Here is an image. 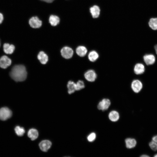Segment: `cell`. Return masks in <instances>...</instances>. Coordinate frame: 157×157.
I'll return each mask as SVG.
<instances>
[{
    "label": "cell",
    "mask_w": 157,
    "mask_h": 157,
    "mask_svg": "<svg viewBox=\"0 0 157 157\" xmlns=\"http://www.w3.org/2000/svg\"><path fill=\"white\" fill-rule=\"evenodd\" d=\"M10 75L11 78L16 82L23 81L27 76L26 67L22 65H15L11 69Z\"/></svg>",
    "instance_id": "1"
},
{
    "label": "cell",
    "mask_w": 157,
    "mask_h": 157,
    "mask_svg": "<svg viewBox=\"0 0 157 157\" xmlns=\"http://www.w3.org/2000/svg\"><path fill=\"white\" fill-rule=\"evenodd\" d=\"M28 24L31 28L38 29L41 27L42 24V22L38 16H33L29 19Z\"/></svg>",
    "instance_id": "2"
},
{
    "label": "cell",
    "mask_w": 157,
    "mask_h": 157,
    "mask_svg": "<svg viewBox=\"0 0 157 157\" xmlns=\"http://www.w3.org/2000/svg\"><path fill=\"white\" fill-rule=\"evenodd\" d=\"M12 115L11 111L8 108L4 107L0 109V119L6 120L10 118Z\"/></svg>",
    "instance_id": "3"
},
{
    "label": "cell",
    "mask_w": 157,
    "mask_h": 157,
    "mask_svg": "<svg viewBox=\"0 0 157 157\" xmlns=\"http://www.w3.org/2000/svg\"><path fill=\"white\" fill-rule=\"evenodd\" d=\"M131 88L134 92L136 93L139 92L142 89L143 84L140 80L135 79L131 83Z\"/></svg>",
    "instance_id": "4"
},
{
    "label": "cell",
    "mask_w": 157,
    "mask_h": 157,
    "mask_svg": "<svg viewBox=\"0 0 157 157\" xmlns=\"http://www.w3.org/2000/svg\"><path fill=\"white\" fill-rule=\"evenodd\" d=\"M60 52L62 56L65 59L70 58L73 54V51L72 49L67 46L63 47Z\"/></svg>",
    "instance_id": "5"
},
{
    "label": "cell",
    "mask_w": 157,
    "mask_h": 157,
    "mask_svg": "<svg viewBox=\"0 0 157 157\" xmlns=\"http://www.w3.org/2000/svg\"><path fill=\"white\" fill-rule=\"evenodd\" d=\"M84 77L85 79L88 81L92 82L95 80L97 77V75L94 70L90 69L85 73Z\"/></svg>",
    "instance_id": "6"
},
{
    "label": "cell",
    "mask_w": 157,
    "mask_h": 157,
    "mask_svg": "<svg viewBox=\"0 0 157 157\" xmlns=\"http://www.w3.org/2000/svg\"><path fill=\"white\" fill-rule=\"evenodd\" d=\"M12 63L10 59L6 56H3L0 58V67L6 69L10 66Z\"/></svg>",
    "instance_id": "7"
},
{
    "label": "cell",
    "mask_w": 157,
    "mask_h": 157,
    "mask_svg": "<svg viewBox=\"0 0 157 157\" xmlns=\"http://www.w3.org/2000/svg\"><path fill=\"white\" fill-rule=\"evenodd\" d=\"M110 104V101L109 99H104L99 103L97 108L99 110H105L108 108Z\"/></svg>",
    "instance_id": "8"
},
{
    "label": "cell",
    "mask_w": 157,
    "mask_h": 157,
    "mask_svg": "<svg viewBox=\"0 0 157 157\" xmlns=\"http://www.w3.org/2000/svg\"><path fill=\"white\" fill-rule=\"evenodd\" d=\"M144 61L147 65L154 64L156 61V58L154 55L152 54H147L143 56Z\"/></svg>",
    "instance_id": "9"
},
{
    "label": "cell",
    "mask_w": 157,
    "mask_h": 157,
    "mask_svg": "<svg viewBox=\"0 0 157 157\" xmlns=\"http://www.w3.org/2000/svg\"><path fill=\"white\" fill-rule=\"evenodd\" d=\"M48 21L51 26H56L59 24L60 19L58 15L52 14L49 16L48 19Z\"/></svg>",
    "instance_id": "10"
},
{
    "label": "cell",
    "mask_w": 157,
    "mask_h": 157,
    "mask_svg": "<svg viewBox=\"0 0 157 157\" xmlns=\"http://www.w3.org/2000/svg\"><path fill=\"white\" fill-rule=\"evenodd\" d=\"M52 143L49 140H45L41 142L39 144L40 149L43 151H47L51 147Z\"/></svg>",
    "instance_id": "11"
},
{
    "label": "cell",
    "mask_w": 157,
    "mask_h": 157,
    "mask_svg": "<svg viewBox=\"0 0 157 157\" xmlns=\"http://www.w3.org/2000/svg\"><path fill=\"white\" fill-rule=\"evenodd\" d=\"M133 70L135 74L137 75L141 74H143L145 71V66L142 63H137L135 65Z\"/></svg>",
    "instance_id": "12"
},
{
    "label": "cell",
    "mask_w": 157,
    "mask_h": 157,
    "mask_svg": "<svg viewBox=\"0 0 157 157\" xmlns=\"http://www.w3.org/2000/svg\"><path fill=\"white\" fill-rule=\"evenodd\" d=\"M100 9L99 7L97 5H94L90 8V11L93 18H97L99 17L100 14Z\"/></svg>",
    "instance_id": "13"
},
{
    "label": "cell",
    "mask_w": 157,
    "mask_h": 157,
    "mask_svg": "<svg viewBox=\"0 0 157 157\" xmlns=\"http://www.w3.org/2000/svg\"><path fill=\"white\" fill-rule=\"evenodd\" d=\"M15 46L12 44L8 43H4L3 45V50L4 52L7 54H11L15 49Z\"/></svg>",
    "instance_id": "14"
},
{
    "label": "cell",
    "mask_w": 157,
    "mask_h": 157,
    "mask_svg": "<svg viewBox=\"0 0 157 157\" xmlns=\"http://www.w3.org/2000/svg\"><path fill=\"white\" fill-rule=\"evenodd\" d=\"M38 58L42 64H46L48 61V57L47 54L43 51L40 52L38 55Z\"/></svg>",
    "instance_id": "15"
},
{
    "label": "cell",
    "mask_w": 157,
    "mask_h": 157,
    "mask_svg": "<svg viewBox=\"0 0 157 157\" xmlns=\"http://www.w3.org/2000/svg\"><path fill=\"white\" fill-rule=\"evenodd\" d=\"M86 48L83 46H79L77 47L76 49L77 54L80 57H84L87 52Z\"/></svg>",
    "instance_id": "16"
},
{
    "label": "cell",
    "mask_w": 157,
    "mask_h": 157,
    "mask_svg": "<svg viewBox=\"0 0 157 157\" xmlns=\"http://www.w3.org/2000/svg\"><path fill=\"white\" fill-rule=\"evenodd\" d=\"M38 131L34 129H30L28 133V136L32 140L36 139L38 137Z\"/></svg>",
    "instance_id": "17"
},
{
    "label": "cell",
    "mask_w": 157,
    "mask_h": 157,
    "mask_svg": "<svg viewBox=\"0 0 157 157\" xmlns=\"http://www.w3.org/2000/svg\"><path fill=\"white\" fill-rule=\"evenodd\" d=\"M126 146L127 148L131 149L135 147L137 144L136 140L133 138H127L125 140Z\"/></svg>",
    "instance_id": "18"
},
{
    "label": "cell",
    "mask_w": 157,
    "mask_h": 157,
    "mask_svg": "<svg viewBox=\"0 0 157 157\" xmlns=\"http://www.w3.org/2000/svg\"><path fill=\"white\" fill-rule=\"evenodd\" d=\"M88 57L90 61L94 62L98 59L99 57V55L96 51L92 50L89 53Z\"/></svg>",
    "instance_id": "19"
},
{
    "label": "cell",
    "mask_w": 157,
    "mask_h": 157,
    "mask_svg": "<svg viewBox=\"0 0 157 157\" xmlns=\"http://www.w3.org/2000/svg\"><path fill=\"white\" fill-rule=\"evenodd\" d=\"M108 117L111 121L115 122L119 119V115L117 111L115 110H113L109 113L108 115Z\"/></svg>",
    "instance_id": "20"
},
{
    "label": "cell",
    "mask_w": 157,
    "mask_h": 157,
    "mask_svg": "<svg viewBox=\"0 0 157 157\" xmlns=\"http://www.w3.org/2000/svg\"><path fill=\"white\" fill-rule=\"evenodd\" d=\"M67 87L68 89V93L71 94L76 90V83L72 81H69L67 84Z\"/></svg>",
    "instance_id": "21"
},
{
    "label": "cell",
    "mask_w": 157,
    "mask_h": 157,
    "mask_svg": "<svg viewBox=\"0 0 157 157\" xmlns=\"http://www.w3.org/2000/svg\"><path fill=\"white\" fill-rule=\"evenodd\" d=\"M150 27L154 30H157V18L151 19L149 22Z\"/></svg>",
    "instance_id": "22"
},
{
    "label": "cell",
    "mask_w": 157,
    "mask_h": 157,
    "mask_svg": "<svg viewBox=\"0 0 157 157\" xmlns=\"http://www.w3.org/2000/svg\"><path fill=\"white\" fill-rule=\"evenodd\" d=\"M15 131L16 134L19 136H22L25 133L24 129L19 126H16L15 127Z\"/></svg>",
    "instance_id": "23"
},
{
    "label": "cell",
    "mask_w": 157,
    "mask_h": 157,
    "mask_svg": "<svg viewBox=\"0 0 157 157\" xmlns=\"http://www.w3.org/2000/svg\"><path fill=\"white\" fill-rule=\"evenodd\" d=\"M76 90H79L85 87V84L83 81L81 80H79L76 83Z\"/></svg>",
    "instance_id": "24"
},
{
    "label": "cell",
    "mask_w": 157,
    "mask_h": 157,
    "mask_svg": "<svg viewBox=\"0 0 157 157\" xmlns=\"http://www.w3.org/2000/svg\"><path fill=\"white\" fill-rule=\"evenodd\" d=\"M149 146L152 150L157 151V143L156 142L152 141L149 142Z\"/></svg>",
    "instance_id": "25"
},
{
    "label": "cell",
    "mask_w": 157,
    "mask_h": 157,
    "mask_svg": "<svg viewBox=\"0 0 157 157\" xmlns=\"http://www.w3.org/2000/svg\"><path fill=\"white\" fill-rule=\"evenodd\" d=\"M96 138V134L92 132L90 133L87 137L88 140L90 142H92Z\"/></svg>",
    "instance_id": "26"
},
{
    "label": "cell",
    "mask_w": 157,
    "mask_h": 157,
    "mask_svg": "<svg viewBox=\"0 0 157 157\" xmlns=\"http://www.w3.org/2000/svg\"><path fill=\"white\" fill-rule=\"evenodd\" d=\"M4 19V17L3 14L0 12V24H1Z\"/></svg>",
    "instance_id": "27"
},
{
    "label": "cell",
    "mask_w": 157,
    "mask_h": 157,
    "mask_svg": "<svg viewBox=\"0 0 157 157\" xmlns=\"http://www.w3.org/2000/svg\"><path fill=\"white\" fill-rule=\"evenodd\" d=\"M152 141L157 143V135H154L152 138Z\"/></svg>",
    "instance_id": "28"
},
{
    "label": "cell",
    "mask_w": 157,
    "mask_h": 157,
    "mask_svg": "<svg viewBox=\"0 0 157 157\" xmlns=\"http://www.w3.org/2000/svg\"><path fill=\"white\" fill-rule=\"evenodd\" d=\"M154 49L156 52V53L157 55V44L155 45L154 46Z\"/></svg>",
    "instance_id": "29"
},
{
    "label": "cell",
    "mask_w": 157,
    "mask_h": 157,
    "mask_svg": "<svg viewBox=\"0 0 157 157\" xmlns=\"http://www.w3.org/2000/svg\"><path fill=\"white\" fill-rule=\"evenodd\" d=\"M140 157H149V156L148 155H147V154H143Z\"/></svg>",
    "instance_id": "30"
},
{
    "label": "cell",
    "mask_w": 157,
    "mask_h": 157,
    "mask_svg": "<svg viewBox=\"0 0 157 157\" xmlns=\"http://www.w3.org/2000/svg\"><path fill=\"white\" fill-rule=\"evenodd\" d=\"M154 156V157H157V154H155Z\"/></svg>",
    "instance_id": "31"
},
{
    "label": "cell",
    "mask_w": 157,
    "mask_h": 157,
    "mask_svg": "<svg viewBox=\"0 0 157 157\" xmlns=\"http://www.w3.org/2000/svg\"></svg>",
    "instance_id": "32"
}]
</instances>
